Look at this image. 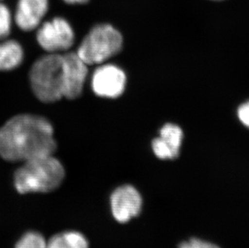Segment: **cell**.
Segmentation results:
<instances>
[{
    "mask_svg": "<svg viewBox=\"0 0 249 248\" xmlns=\"http://www.w3.org/2000/svg\"><path fill=\"white\" fill-rule=\"evenodd\" d=\"M160 136L172 152H174L175 157H178L183 137L181 129L174 124H167L160 129Z\"/></svg>",
    "mask_w": 249,
    "mask_h": 248,
    "instance_id": "11",
    "label": "cell"
},
{
    "mask_svg": "<svg viewBox=\"0 0 249 248\" xmlns=\"http://www.w3.org/2000/svg\"><path fill=\"white\" fill-rule=\"evenodd\" d=\"M31 88L44 103H56L63 98V56L48 53L33 63L29 72Z\"/></svg>",
    "mask_w": 249,
    "mask_h": 248,
    "instance_id": "3",
    "label": "cell"
},
{
    "mask_svg": "<svg viewBox=\"0 0 249 248\" xmlns=\"http://www.w3.org/2000/svg\"><path fill=\"white\" fill-rule=\"evenodd\" d=\"M65 175L63 165L53 155L39 157L24 162L17 169L15 188L22 195L51 192L61 185Z\"/></svg>",
    "mask_w": 249,
    "mask_h": 248,
    "instance_id": "2",
    "label": "cell"
},
{
    "mask_svg": "<svg viewBox=\"0 0 249 248\" xmlns=\"http://www.w3.org/2000/svg\"><path fill=\"white\" fill-rule=\"evenodd\" d=\"M63 56V98L73 100L82 95L88 75L87 64L75 52H66Z\"/></svg>",
    "mask_w": 249,
    "mask_h": 248,
    "instance_id": "6",
    "label": "cell"
},
{
    "mask_svg": "<svg viewBox=\"0 0 249 248\" xmlns=\"http://www.w3.org/2000/svg\"><path fill=\"white\" fill-rule=\"evenodd\" d=\"M214 1H222V0H214Z\"/></svg>",
    "mask_w": 249,
    "mask_h": 248,
    "instance_id": "21",
    "label": "cell"
},
{
    "mask_svg": "<svg viewBox=\"0 0 249 248\" xmlns=\"http://www.w3.org/2000/svg\"><path fill=\"white\" fill-rule=\"evenodd\" d=\"M238 116L242 124L249 128V101L240 106L238 110Z\"/></svg>",
    "mask_w": 249,
    "mask_h": 248,
    "instance_id": "17",
    "label": "cell"
},
{
    "mask_svg": "<svg viewBox=\"0 0 249 248\" xmlns=\"http://www.w3.org/2000/svg\"><path fill=\"white\" fill-rule=\"evenodd\" d=\"M142 199L132 185H123L113 192L111 197L112 214L119 223H127L141 212Z\"/></svg>",
    "mask_w": 249,
    "mask_h": 248,
    "instance_id": "9",
    "label": "cell"
},
{
    "mask_svg": "<svg viewBox=\"0 0 249 248\" xmlns=\"http://www.w3.org/2000/svg\"><path fill=\"white\" fill-rule=\"evenodd\" d=\"M15 248H47V243L40 233L29 231L19 239Z\"/></svg>",
    "mask_w": 249,
    "mask_h": 248,
    "instance_id": "13",
    "label": "cell"
},
{
    "mask_svg": "<svg viewBox=\"0 0 249 248\" xmlns=\"http://www.w3.org/2000/svg\"><path fill=\"white\" fill-rule=\"evenodd\" d=\"M66 4L71 5V6H82L86 5L90 2V0H61Z\"/></svg>",
    "mask_w": 249,
    "mask_h": 248,
    "instance_id": "19",
    "label": "cell"
},
{
    "mask_svg": "<svg viewBox=\"0 0 249 248\" xmlns=\"http://www.w3.org/2000/svg\"><path fill=\"white\" fill-rule=\"evenodd\" d=\"M24 60V50L15 40H1L0 42V71H13L18 68Z\"/></svg>",
    "mask_w": 249,
    "mask_h": 248,
    "instance_id": "10",
    "label": "cell"
},
{
    "mask_svg": "<svg viewBox=\"0 0 249 248\" xmlns=\"http://www.w3.org/2000/svg\"><path fill=\"white\" fill-rule=\"evenodd\" d=\"M50 7V0H17L14 23L24 32L36 30L45 20Z\"/></svg>",
    "mask_w": 249,
    "mask_h": 248,
    "instance_id": "8",
    "label": "cell"
},
{
    "mask_svg": "<svg viewBox=\"0 0 249 248\" xmlns=\"http://www.w3.org/2000/svg\"><path fill=\"white\" fill-rule=\"evenodd\" d=\"M126 75L114 65H103L94 71L91 87L94 94L102 98L116 99L124 93Z\"/></svg>",
    "mask_w": 249,
    "mask_h": 248,
    "instance_id": "7",
    "label": "cell"
},
{
    "mask_svg": "<svg viewBox=\"0 0 249 248\" xmlns=\"http://www.w3.org/2000/svg\"><path fill=\"white\" fill-rule=\"evenodd\" d=\"M122 45V35L115 27L99 24L87 33L76 53L87 66L101 65L116 55Z\"/></svg>",
    "mask_w": 249,
    "mask_h": 248,
    "instance_id": "4",
    "label": "cell"
},
{
    "mask_svg": "<svg viewBox=\"0 0 249 248\" xmlns=\"http://www.w3.org/2000/svg\"><path fill=\"white\" fill-rule=\"evenodd\" d=\"M47 248H69V247L61 234H56L51 238L50 242L47 243Z\"/></svg>",
    "mask_w": 249,
    "mask_h": 248,
    "instance_id": "18",
    "label": "cell"
},
{
    "mask_svg": "<svg viewBox=\"0 0 249 248\" xmlns=\"http://www.w3.org/2000/svg\"><path fill=\"white\" fill-rule=\"evenodd\" d=\"M178 248H220L217 245L208 242L202 241L201 239H191L187 242H183L179 245Z\"/></svg>",
    "mask_w": 249,
    "mask_h": 248,
    "instance_id": "16",
    "label": "cell"
},
{
    "mask_svg": "<svg viewBox=\"0 0 249 248\" xmlns=\"http://www.w3.org/2000/svg\"><path fill=\"white\" fill-rule=\"evenodd\" d=\"M69 248H89L86 237L78 231H67L61 234Z\"/></svg>",
    "mask_w": 249,
    "mask_h": 248,
    "instance_id": "14",
    "label": "cell"
},
{
    "mask_svg": "<svg viewBox=\"0 0 249 248\" xmlns=\"http://www.w3.org/2000/svg\"><path fill=\"white\" fill-rule=\"evenodd\" d=\"M36 40L48 53H60L71 50L75 40V33L68 19L55 17L44 20L38 27Z\"/></svg>",
    "mask_w": 249,
    "mask_h": 248,
    "instance_id": "5",
    "label": "cell"
},
{
    "mask_svg": "<svg viewBox=\"0 0 249 248\" xmlns=\"http://www.w3.org/2000/svg\"><path fill=\"white\" fill-rule=\"evenodd\" d=\"M5 0H0V2H4Z\"/></svg>",
    "mask_w": 249,
    "mask_h": 248,
    "instance_id": "20",
    "label": "cell"
},
{
    "mask_svg": "<svg viewBox=\"0 0 249 248\" xmlns=\"http://www.w3.org/2000/svg\"><path fill=\"white\" fill-rule=\"evenodd\" d=\"M54 131L45 118L33 114L16 115L0 127V157L9 162H24L53 155Z\"/></svg>",
    "mask_w": 249,
    "mask_h": 248,
    "instance_id": "1",
    "label": "cell"
},
{
    "mask_svg": "<svg viewBox=\"0 0 249 248\" xmlns=\"http://www.w3.org/2000/svg\"><path fill=\"white\" fill-rule=\"evenodd\" d=\"M13 22V13L10 7L4 2H0V40L9 36Z\"/></svg>",
    "mask_w": 249,
    "mask_h": 248,
    "instance_id": "12",
    "label": "cell"
},
{
    "mask_svg": "<svg viewBox=\"0 0 249 248\" xmlns=\"http://www.w3.org/2000/svg\"><path fill=\"white\" fill-rule=\"evenodd\" d=\"M153 152L156 156L161 159H172L176 158L174 152L169 148L162 139L159 137L153 141Z\"/></svg>",
    "mask_w": 249,
    "mask_h": 248,
    "instance_id": "15",
    "label": "cell"
}]
</instances>
